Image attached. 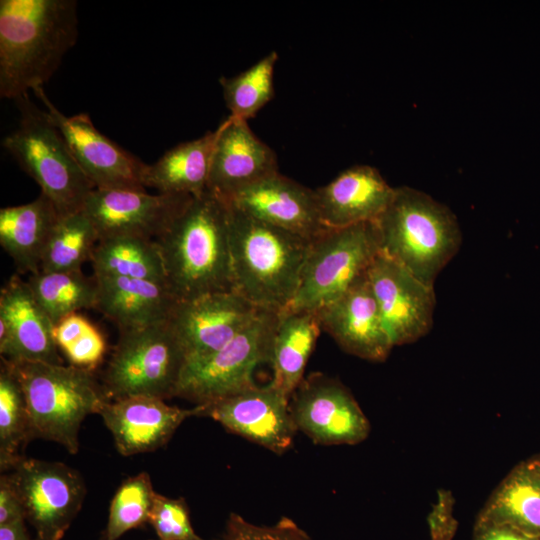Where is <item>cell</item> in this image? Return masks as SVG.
<instances>
[{"label": "cell", "mask_w": 540, "mask_h": 540, "mask_svg": "<svg viewBox=\"0 0 540 540\" xmlns=\"http://www.w3.org/2000/svg\"><path fill=\"white\" fill-rule=\"evenodd\" d=\"M54 324L28 282L12 275L0 290V353L11 362L63 364L53 338Z\"/></svg>", "instance_id": "obj_18"}, {"label": "cell", "mask_w": 540, "mask_h": 540, "mask_svg": "<svg viewBox=\"0 0 540 540\" xmlns=\"http://www.w3.org/2000/svg\"><path fill=\"white\" fill-rule=\"evenodd\" d=\"M60 214L44 194L26 204L0 209V244L20 273L34 274Z\"/></svg>", "instance_id": "obj_24"}, {"label": "cell", "mask_w": 540, "mask_h": 540, "mask_svg": "<svg viewBox=\"0 0 540 540\" xmlns=\"http://www.w3.org/2000/svg\"><path fill=\"white\" fill-rule=\"evenodd\" d=\"M0 540H31L25 519L0 525Z\"/></svg>", "instance_id": "obj_41"}, {"label": "cell", "mask_w": 540, "mask_h": 540, "mask_svg": "<svg viewBox=\"0 0 540 540\" xmlns=\"http://www.w3.org/2000/svg\"><path fill=\"white\" fill-rule=\"evenodd\" d=\"M148 523L159 540H205L191 524L190 512L184 498H169L156 494Z\"/></svg>", "instance_id": "obj_34"}, {"label": "cell", "mask_w": 540, "mask_h": 540, "mask_svg": "<svg viewBox=\"0 0 540 540\" xmlns=\"http://www.w3.org/2000/svg\"><path fill=\"white\" fill-rule=\"evenodd\" d=\"M218 129L180 143L154 164L147 165L143 184L158 193L199 196L207 191L212 155Z\"/></svg>", "instance_id": "obj_25"}, {"label": "cell", "mask_w": 540, "mask_h": 540, "mask_svg": "<svg viewBox=\"0 0 540 540\" xmlns=\"http://www.w3.org/2000/svg\"><path fill=\"white\" fill-rule=\"evenodd\" d=\"M25 519L36 540H61L80 511L86 487L80 473L62 462L22 457L9 470Z\"/></svg>", "instance_id": "obj_10"}, {"label": "cell", "mask_w": 540, "mask_h": 540, "mask_svg": "<svg viewBox=\"0 0 540 540\" xmlns=\"http://www.w3.org/2000/svg\"><path fill=\"white\" fill-rule=\"evenodd\" d=\"M8 363L21 384L34 439L56 442L77 454L82 422L108 401L93 371L44 362Z\"/></svg>", "instance_id": "obj_5"}, {"label": "cell", "mask_w": 540, "mask_h": 540, "mask_svg": "<svg viewBox=\"0 0 540 540\" xmlns=\"http://www.w3.org/2000/svg\"><path fill=\"white\" fill-rule=\"evenodd\" d=\"M278 313L261 309L224 347L186 361L175 397L195 405H208L255 385L256 367L269 363Z\"/></svg>", "instance_id": "obj_9"}, {"label": "cell", "mask_w": 540, "mask_h": 540, "mask_svg": "<svg viewBox=\"0 0 540 540\" xmlns=\"http://www.w3.org/2000/svg\"><path fill=\"white\" fill-rule=\"evenodd\" d=\"M91 263L94 276L135 278L168 285L163 258L154 239L120 235L99 240Z\"/></svg>", "instance_id": "obj_28"}, {"label": "cell", "mask_w": 540, "mask_h": 540, "mask_svg": "<svg viewBox=\"0 0 540 540\" xmlns=\"http://www.w3.org/2000/svg\"><path fill=\"white\" fill-rule=\"evenodd\" d=\"M277 60V52L271 51L245 71L220 78L229 117L248 121L270 102L274 96Z\"/></svg>", "instance_id": "obj_32"}, {"label": "cell", "mask_w": 540, "mask_h": 540, "mask_svg": "<svg viewBox=\"0 0 540 540\" xmlns=\"http://www.w3.org/2000/svg\"><path fill=\"white\" fill-rule=\"evenodd\" d=\"M156 494L147 472L124 480L110 503L105 540H117L127 531L147 523Z\"/></svg>", "instance_id": "obj_33"}, {"label": "cell", "mask_w": 540, "mask_h": 540, "mask_svg": "<svg viewBox=\"0 0 540 540\" xmlns=\"http://www.w3.org/2000/svg\"><path fill=\"white\" fill-rule=\"evenodd\" d=\"M34 439L21 384L7 360L0 366V470L9 471L24 455L21 450Z\"/></svg>", "instance_id": "obj_31"}, {"label": "cell", "mask_w": 540, "mask_h": 540, "mask_svg": "<svg viewBox=\"0 0 540 540\" xmlns=\"http://www.w3.org/2000/svg\"><path fill=\"white\" fill-rule=\"evenodd\" d=\"M367 278L394 346L416 342L433 324L434 286L379 252Z\"/></svg>", "instance_id": "obj_14"}, {"label": "cell", "mask_w": 540, "mask_h": 540, "mask_svg": "<svg viewBox=\"0 0 540 540\" xmlns=\"http://www.w3.org/2000/svg\"><path fill=\"white\" fill-rule=\"evenodd\" d=\"M77 36L75 0H1L0 96L15 101L43 87Z\"/></svg>", "instance_id": "obj_1"}, {"label": "cell", "mask_w": 540, "mask_h": 540, "mask_svg": "<svg viewBox=\"0 0 540 540\" xmlns=\"http://www.w3.org/2000/svg\"><path fill=\"white\" fill-rule=\"evenodd\" d=\"M186 360L169 320L121 330L103 373L104 392L108 400L137 395L175 397Z\"/></svg>", "instance_id": "obj_7"}, {"label": "cell", "mask_w": 540, "mask_h": 540, "mask_svg": "<svg viewBox=\"0 0 540 540\" xmlns=\"http://www.w3.org/2000/svg\"><path fill=\"white\" fill-rule=\"evenodd\" d=\"M92 325V323L78 312L60 319L53 327V338L58 349L61 351L66 349Z\"/></svg>", "instance_id": "obj_39"}, {"label": "cell", "mask_w": 540, "mask_h": 540, "mask_svg": "<svg viewBox=\"0 0 540 540\" xmlns=\"http://www.w3.org/2000/svg\"><path fill=\"white\" fill-rule=\"evenodd\" d=\"M229 224L227 202L207 190L192 196L155 239L179 301L233 290Z\"/></svg>", "instance_id": "obj_2"}, {"label": "cell", "mask_w": 540, "mask_h": 540, "mask_svg": "<svg viewBox=\"0 0 540 540\" xmlns=\"http://www.w3.org/2000/svg\"><path fill=\"white\" fill-rule=\"evenodd\" d=\"M322 331L317 312L283 310L273 335L271 383L289 398L304 378L307 362Z\"/></svg>", "instance_id": "obj_26"}, {"label": "cell", "mask_w": 540, "mask_h": 540, "mask_svg": "<svg viewBox=\"0 0 540 540\" xmlns=\"http://www.w3.org/2000/svg\"><path fill=\"white\" fill-rule=\"evenodd\" d=\"M33 92L94 189L145 190L143 176L147 164L102 134L88 114L67 116L50 101L43 87Z\"/></svg>", "instance_id": "obj_12"}, {"label": "cell", "mask_w": 540, "mask_h": 540, "mask_svg": "<svg viewBox=\"0 0 540 540\" xmlns=\"http://www.w3.org/2000/svg\"><path fill=\"white\" fill-rule=\"evenodd\" d=\"M290 398L271 382L250 388L203 407L210 417L228 432L239 435L267 450L282 455L293 444L297 427Z\"/></svg>", "instance_id": "obj_13"}, {"label": "cell", "mask_w": 540, "mask_h": 540, "mask_svg": "<svg viewBox=\"0 0 540 540\" xmlns=\"http://www.w3.org/2000/svg\"><path fill=\"white\" fill-rule=\"evenodd\" d=\"M20 120L2 145L39 185L61 216L83 209L94 189L80 169L46 110L37 108L28 94L15 100Z\"/></svg>", "instance_id": "obj_6"}, {"label": "cell", "mask_w": 540, "mask_h": 540, "mask_svg": "<svg viewBox=\"0 0 540 540\" xmlns=\"http://www.w3.org/2000/svg\"><path fill=\"white\" fill-rule=\"evenodd\" d=\"M228 206L233 290L259 309L285 310L297 291L311 240Z\"/></svg>", "instance_id": "obj_3"}, {"label": "cell", "mask_w": 540, "mask_h": 540, "mask_svg": "<svg viewBox=\"0 0 540 540\" xmlns=\"http://www.w3.org/2000/svg\"><path fill=\"white\" fill-rule=\"evenodd\" d=\"M316 312L321 329L348 354L383 362L394 347L367 275Z\"/></svg>", "instance_id": "obj_19"}, {"label": "cell", "mask_w": 540, "mask_h": 540, "mask_svg": "<svg viewBox=\"0 0 540 540\" xmlns=\"http://www.w3.org/2000/svg\"><path fill=\"white\" fill-rule=\"evenodd\" d=\"M203 407L180 408L164 399L137 395L106 401L98 412L122 456L153 452L171 439L189 417L202 416Z\"/></svg>", "instance_id": "obj_17"}, {"label": "cell", "mask_w": 540, "mask_h": 540, "mask_svg": "<svg viewBox=\"0 0 540 540\" xmlns=\"http://www.w3.org/2000/svg\"><path fill=\"white\" fill-rule=\"evenodd\" d=\"M374 222L380 252L430 286L462 243L450 208L409 186L395 188L389 205Z\"/></svg>", "instance_id": "obj_4"}, {"label": "cell", "mask_w": 540, "mask_h": 540, "mask_svg": "<svg viewBox=\"0 0 540 540\" xmlns=\"http://www.w3.org/2000/svg\"><path fill=\"white\" fill-rule=\"evenodd\" d=\"M527 464L540 475V454L528 459Z\"/></svg>", "instance_id": "obj_42"}, {"label": "cell", "mask_w": 540, "mask_h": 540, "mask_svg": "<svg viewBox=\"0 0 540 540\" xmlns=\"http://www.w3.org/2000/svg\"><path fill=\"white\" fill-rule=\"evenodd\" d=\"M298 431L318 445H355L366 440L371 426L351 391L320 372L304 377L290 397Z\"/></svg>", "instance_id": "obj_11"}, {"label": "cell", "mask_w": 540, "mask_h": 540, "mask_svg": "<svg viewBox=\"0 0 540 540\" xmlns=\"http://www.w3.org/2000/svg\"><path fill=\"white\" fill-rule=\"evenodd\" d=\"M192 196L137 189H93L83 206L98 239L120 235L157 239Z\"/></svg>", "instance_id": "obj_16"}, {"label": "cell", "mask_w": 540, "mask_h": 540, "mask_svg": "<svg viewBox=\"0 0 540 540\" xmlns=\"http://www.w3.org/2000/svg\"><path fill=\"white\" fill-rule=\"evenodd\" d=\"M314 190L322 225L342 228L376 221L392 200L395 188L376 168L355 165Z\"/></svg>", "instance_id": "obj_22"}, {"label": "cell", "mask_w": 540, "mask_h": 540, "mask_svg": "<svg viewBox=\"0 0 540 540\" xmlns=\"http://www.w3.org/2000/svg\"><path fill=\"white\" fill-rule=\"evenodd\" d=\"M107 350L103 334L92 325L62 351L70 365L93 371L103 360Z\"/></svg>", "instance_id": "obj_36"}, {"label": "cell", "mask_w": 540, "mask_h": 540, "mask_svg": "<svg viewBox=\"0 0 540 540\" xmlns=\"http://www.w3.org/2000/svg\"><path fill=\"white\" fill-rule=\"evenodd\" d=\"M19 519H25L24 509L8 473H4L0 477V525Z\"/></svg>", "instance_id": "obj_40"}, {"label": "cell", "mask_w": 540, "mask_h": 540, "mask_svg": "<svg viewBox=\"0 0 540 540\" xmlns=\"http://www.w3.org/2000/svg\"><path fill=\"white\" fill-rule=\"evenodd\" d=\"M454 499L446 490H440L436 504L428 516L431 540H452L457 530L453 516Z\"/></svg>", "instance_id": "obj_37"}, {"label": "cell", "mask_w": 540, "mask_h": 540, "mask_svg": "<svg viewBox=\"0 0 540 540\" xmlns=\"http://www.w3.org/2000/svg\"><path fill=\"white\" fill-rule=\"evenodd\" d=\"M207 190L226 200L278 171L275 152L246 120L228 116L218 127Z\"/></svg>", "instance_id": "obj_21"}, {"label": "cell", "mask_w": 540, "mask_h": 540, "mask_svg": "<svg viewBox=\"0 0 540 540\" xmlns=\"http://www.w3.org/2000/svg\"><path fill=\"white\" fill-rule=\"evenodd\" d=\"M217 540H312L292 519L282 517L273 525H257L231 513Z\"/></svg>", "instance_id": "obj_35"}, {"label": "cell", "mask_w": 540, "mask_h": 540, "mask_svg": "<svg viewBox=\"0 0 540 540\" xmlns=\"http://www.w3.org/2000/svg\"><path fill=\"white\" fill-rule=\"evenodd\" d=\"M37 302L53 324L82 309H96L98 287L95 277L82 270L30 274L27 281Z\"/></svg>", "instance_id": "obj_29"}, {"label": "cell", "mask_w": 540, "mask_h": 540, "mask_svg": "<svg viewBox=\"0 0 540 540\" xmlns=\"http://www.w3.org/2000/svg\"><path fill=\"white\" fill-rule=\"evenodd\" d=\"M261 309L234 290L179 301L169 319L186 361L210 355L235 338Z\"/></svg>", "instance_id": "obj_15"}, {"label": "cell", "mask_w": 540, "mask_h": 540, "mask_svg": "<svg viewBox=\"0 0 540 540\" xmlns=\"http://www.w3.org/2000/svg\"><path fill=\"white\" fill-rule=\"evenodd\" d=\"M472 540H540L512 526L476 518Z\"/></svg>", "instance_id": "obj_38"}, {"label": "cell", "mask_w": 540, "mask_h": 540, "mask_svg": "<svg viewBox=\"0 0 540 540\" xmlns=\"http://www.w3.org/2000/svg\"><path fill=\"white\" fill-rule=\"evenodd\" d=\"M94 277L98 287L96 309L120 331L167 321L179 302L169 285L164 283L126 277Z\"/></svg>", "instance_id": "obj_23"}, {"label": "cell", "mask_w": 540, "mask_h": 540, "mask_svg": "<svg viewBox=\"0 0 540 540\" xmlns=\"http://www.w3.org/2000/svg\"><path fill=\"white\" fill-rule=\"evenodd\" d=\"M225 201L253 218L309 240L327 229L320 220L315 190L279 172Z\"/></svg>", "instance_id": "obj_20"}, {"label": "cell", "mask_w": 540, "mask_h": 540, "mask_svg": "<svg viewBox=\"0 0 540 540\" xmlns=\"http://www.w3.org/2000/svg\"><path fill=\"white\" fill-rule=\"evenodd\" d=\"M477 518L507 524L540 538V475L516 465L492 492Z\"/></svg>", "instance_id": "obj_27"}, {"label": "cell", "mask_w": 540, "mask_h": 540, "mask_svg": "<svg viewBox=\"0 0 540 540\" xmlns=\"http://www.w3.org/2000/svg\"><path fill=\"white\" fill-rule=\"evenodd\" d=\"M380 252L375 222L327 228L310 243L297 291L285 310L316 312L367 275Z\"/></svg>", "instance_id": "obj_8"}, {"label": "cell", "mask_w": 540, "mask_h": 540, "mask_svg": "<svg viewBox=\"0 0 540 540\" xmlns=\"http://www.w3.org/2000/svg\"><path fill=\"white\" fill-rule=\"evenodd\" d=\"M98 241L97 231L83 210L60 216L46 243L40 271L81 270L91 261Z\"/></svg>", "instance_id": "obj_30"}]
</instances>
